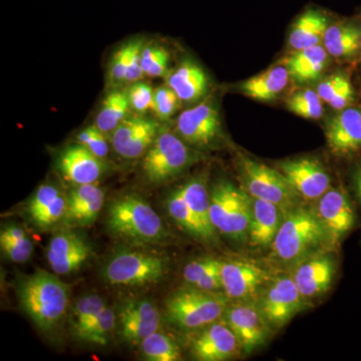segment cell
Listing matches in <instances>:
<instances>
[{
    "label": "cell",
    "mask_w": 361,
    "mask_h": 361,
    "mask_svg": "<svg viewBox=\"0 0 361 361\" xmlns=\"http://www.w3.org/2000/svg\"><path fill=\"white\" fill-rule=\"evenodd\" d=\"M325 134L329 148L337 155L361 152V110L349 106L339 111L329 121Z\"/></svg>",
    "instance_id": "obj_20"
},
{
    "label": "cell",
    "mask_w": 361,
    "mask_h": 361,
    "mask_svg": "<svg viewBox=\"0 0 361 361\" xmlns=\"http://www.w3.org/2000/svg\"><path fill=\"white\" fill-rule=\"evenodd\" d=\"M182 195L190 212L205 235L206 243L217 240L218 233L213 227L210 217V193L204 177H195L177 188Z\"/></svg>",
    "instance_id": "obj_25"
},
{
    "label": "cell",
    "mask_w": 361,
    "mask_h": 361,
    "mask_svg": "<svg viewBox=\"0 0 361 361\" xmlns=\"http://www.w3.org/2000/svg\"><path fill=\"white\" fill-rule=\"evenodd\" d=\"M116 326V315L110 307L106 306L96 322L85 330L80 337L82 341L97 345H106L111 332Z\"/></svg>",
    "instance_id": "obj_38"
},
{
    "label": "cell",
    "mask_w": 361,
    "mask_h": 361,
    "mask_svg": "<svg viewBox=\"0 0 361 361\" xmlns=\"http://www.w3.org/2000/svg\"><path fill=\"white\" fill-rule=\"evenodd\" d=\"M353 180H355L356 194H357V197L361 201V166L357 169V170H356Z\"/></svg>",
    "instance_id": "obj_46"
},
{
    "label": "cell",
    "mask_w": 361,
    "mask_h": 361,
    "mask_svg": "<svg viewBox=\"0 0 361 361\" xmlns=\"http://www.w3.org/2000/svg\"><path fill=\"white\" fill-rule=\"evenodd\" d=\"M106 223L116 236L134 243H159L167 237L160 216L135 195H126L114 201Z\"/></svg>",
    "instance_id": "obj_3"
},
{
    "label": "cell",
    "mask_w": 361,
    "mask_h": 361,
    "mask_svg": "<svg viewBox=\"0 0 361 361\" xmlns=\"http://www.w3.org/2000/svg\"><path fill=\"white\" fill-rule=\"evenodd\" d=\"M168 271L163 256L146 252L123 251L111 259L104 269V277L118 286H144L161 281Z\"/></svg>",
    "instance_id": "obj_8"
},
{
    "label": "cell",
    "mask_w": 361,
    "mask_h": 361,
    "mask_svg": "<svg viewBox=\"0 0 361 361\" xmlns=\"http://www.w3.org/2000/svg\"><path fill=\"white\" fill-rule=\"evenodd\" d=\"M360 52H361V42H360Z\"/></svg>",
    "instance_id": "obj_47"
},
{
    "label": "cell",
    "mask_w": 361,
    "mask_h": 361,
    "mask_svg": "<svg viewBox=\"0 0 361 361\" xmlns=\"http://www.w3.org/2000/svg\"><path fill=\"white\" fill-rule=\"evenodd\" d=\"M329 26V18L326 13L310 7L294 21L289 33L288 44L296 51L316 47L322 42Z\"/></svg>",
    "instance_id": "obj_26"
},
{
    "label": "cell",
    "mask_w": 361,
    "mask_h": 361,
    "mask_svg": "<svg viewBox=\"0 0 361 361\" xmlns=\"http://www.w3.org/2000/svg\"><path fill=\"white\" fill-rule=\"evenodd\" d=\"M142 68L149 78L167 77L170 54L159 44H145L142 51Z\"/></svg>",
    "instance_id": "obj_37"
},
{
    "label": "cell",
    "mask_w": 361,
    "mask_h": 361,
    "mask_svg": "<svg viewBox=\"0 0 361 361\" xmlns=\"http://www.w3.org/2000/svg\"><path fill=\"white\" fill-rule=\"evenodd\" d=\"M92 249L77 233L59 232L47 246V262L58 275L75 272L89 260Z\"/></svg>",
    "instance_id": "obj_19"
},
{
    "label": "cell",
    "mask_w": 361,
    "mask_h": 361,
    "mask_svg": "<svg viewBox=\"0 0 361 361\" xmlns=\"http://www.w3.org/2000/svg\"><path fill=\"white\" fill-rule=\"evenodd\" d=\"M180 101L177 94L167 84L161 85L154 89L152 111L156 118L161 122L170 120L179 110Z\"/></svg>",
    "instance_id": "obj_39"
},
{
    "label": "cell",
    "mask_w": 361,
    "mask_h": 361,
    "mask_svg": "<svg viewBox=\"0 0 361 361\" xmlns=\"http://www.w3.org/2000/svg\"><path fill=\"white\" fill-rule=\"evenodd\" d=\"M220 261V259L206 257L188 263L186 267H185L184 273H183L185 281H186L190 286H195L197 282H198L201 278L205 276L207 273L212 269L213 267H215Z\"/></svg>",
    "instance_id": "obj_43"
},
{
    "label": "cell",
    "mask_w": 361,
    "mask_h": 361,
    "mask_svg": "<svg viewBox=\"0 0 361 361\" xmlns=\"http://www.w3.org/2000/svg\"><path fill=\"white\" fill-rule=\"evenodd\" d=\"M317 92L323 102L336 111L349 108L355 99V90L350 78L344 73H336L322 80Z\"/></svg>",
    "instance_id": "obj_31"
},
{
    "label": "cell",
    "mask_w": 361,
    "mask_h": 361,
    "mask_svg": "<svg viewBox=\"0 0 361 361\" xmlns=\"http://www.w3.org/2000/svg\"><path fill=\"white\" fill-rule=\"evenodd\" d=\"M59 173L73 186L96 184L106 171L103 159L94 155L80 142L70 145L59 154Z\"/></svg>",
    "instance_id": "obj_18"
},
{
    "label": "cell",
    "mask_w": 361,
    "mask_h": 361,
    "mask_svg": "<svg viewBox=\"0 0 361 361\" xmlns=\"http://www.w3.org/2000/svg\"><path fill=\"white\" fill-rule=\"evenodd\" d=\"M279 171L299 196L318 200L330 189V177L319 161L299 158L279 163Z\"/></svg>",
    "instance_id": "obj_13"
},
{
    "label": "cell",
    "mask_w": 361,
    "mask_h": 361,
    "mask_svg": "<svg viewBox=\"0 0 361 361\" xmlns=\"http://www.w3.org/2000/svg\"><path fill=\"white\" fill-rule=\"evenodd\" d=\"M133 40L123 44L111 56L109 63L108 87L111 90L121 89L126 85L128 68H129L130 52H132Z\"/></svg>",
    "instance_id": "obj_40"
},
{
    "label": "cell",
    "mask_w": 361,
    "mask_h": 361,
    "mask_svg": "<svg viewBox=\"0 0 361 361\" xmlns=\"http://www.w3.org/2000/svg\"><path fill=\"white\" fill-rule=\"evenodd\" d=\"M229 298L217 291L190 286L174 292L166 301L169 322L182 329H202L224 316Z\"/></svg>",
    "instance_id": "obj_6"
},
{
    "label": "cell",
    "mask_w": 361,
    "mask_h": 361,
    "mask_svg": "<svg viewBox=\"0 0 361 361\" xmlns=\"http://www.w3.org/2000/svg\"><path fill=\"white\" fill-rule=\"evenodd\" d=\"M0 247L2 253L16 263H25L33 253V244L25 230L18 225H8L0 233Z\"/></svg>",
    "instance_id": "obj_32"
},
{
    "label": "cell",
    "mask_w": 361,
    "mask_h": 361,
    "mask_svg": "<svg viewBox=\"0 0 361 361\" xmlns=\"http://www.w3.org/2000/svg\"><path fill=\"white\" fill-rule=\"evenodd\" d=\"M202 159L203 155L183 141L175 130L161 128L142 158V174L152 184H164L183 174Z\"/></svg>",
    "instance_id": "obj_5"
},
{
    "label": "cell",
    "mask_w": 361,
    "mask_h": 361,
    "mask_svg": "<svg viewBox=\"0 0 361 361\" xmlns=\"http://www.w3.org/2000/svg\"><path fill=\"white\" fill-rule=\"evenodd\" d=\"M290 78L286 66H276L247 80L241 85L240 90L256 101L269 102L283 92Z\"/></svg>",
    "instance_id": "obj_29"
},
{
    "label": "cell",
    "mask_w": 361,
    "mask_h": 361,
    "mask_svg": "<svg viewBox=\"0 0 361 361\" xmlns=\"http://www.w3.org/2000/svg\"><path fill=\"white\" fill-rule=\"evenodd\" d=\"M322 97L313 90L296 92L286 102L287 109L295 115L310 120H318L323 115Z\"/></svg>",
    "instance_id": "obj_36"
},
{
    "label": "cell",
    "mask_w": 361,
    "mask_h": 361,
    "mask_svg": "<svg viewBox=\"0 0 361 361\" xmlns=\"http://www.w3.org/2000/svg\"><path fill=\"white\" fill-rule=\"evenodd\" d=\"M221 267H222V260L218 263L215 267L209 271L208 273L197 282L195 288L201 289L205 291H218L223 289L222 276H221Z\"/></svg>",
    "instance_id": "obj_45"
},
{
    "label": "cell",
    "mask_w": 361,
    "mask_h": 361,
    "mask_svg": "<svg viewBox=\"0 0 361 361\" xmlns=\"http://www.w3.org/2000/svg\"><path fill=\"white\" fill-rule=\"evenodd\" d=\"M68 206V195L54 185H42L28 203V214L42 229L63 222Z\"/></svg>",
    "instance_id": "obj_24"
},
{
    "label": "cell",
    "mask_w": 361,
    "mask_h": 361,
    "mask_svg": "<svg viewBox=\"0 0 361 361\" xmlns=\"http://www.w3.org/2000/svg\"><path fill=\"white\" fill-rule=\"evenodd\" d=\"M361 25L355 21L342 20L329 25L323 44L330 56L336 59H351L360 51Z\"/></svg>",
    "instance_id": "obj_27"
},
{
    "label": "cell",
    "mask_w": 361,
    "mask_h": 361,
    "mask_svg": "<svg viewBox=\"0 0 361 361\" xmlns=\"http://www.w3.org/2000/svg\"><path fill=\"white\" fill-rule=\"evenodd\" d=\"M104 203V192L96 184L75 186L68 194L63 223L68 228L85 227L96 221Z\"/></svg>",
    "instance_id": "obj_21"
},
{
    "label": "cell",
    "mask_w": 361,
    "mask_h": 361,
    "mask_svg": "<svg viewBox=\"0 0 361 361\" xmlns=\"http://www.w3.org/2000/svg\"><path fill=\"white\" fill-rule=\"evenodd\" d=\"M223 290L229 299L250 300L269 279L262 267L247 260L222 261Z\"/></svg>",
    "instance_id": "obj_15"
},
{
    "label": "cell",
    "mask_w": 361,
    "mask_h": 361,
    "mask_svg": "<svg viewBox=\"0 0 361 361\" xmlns=\"http://www.w3.org/2000/svg\"><path fill=\"white\" fill-rule=\"evenodd\" d=\"M161 127L153 118L129 116L110 135L116 153L128 160L141 158L151 148Z\"/></svg>",
    "instance_id": "obj_12"
},
{
    "label": "cell",
    "mask_w": 361,
    "mask_h": 361,
    "mask_svg": "<svg viewBox=\"0 0 361 361\" xmlns=\"http://www.w3.org/2000/svg\"><path fill=\"white\" fill-rule=\"evenodd\" d=\"M142 355L151 361H177L182 360L180 350L174 339L167 334L155 331L141 342Z\"/></svg>",
    "instance_id": "obj_34"
},
{
    "label": "cell",
    "mask_w": 361,
    "mask_h": 361,
    "mask_svg": "<svg viewBox=\"0 0 361 361\" xmlns=\"http://www.w3.org/2000/svg\"><path fill=\"white\" fill-rule=\"evenodd\" d=\"M242 350L241 344L224 320L207 325L192 342L195 360L224 361L235 357Z\"/></svg>",
    "instance_id": "obj_16"
},
{
    "label": "cell",
    "mask_w": 361,
    "mask_h": 361,
    "mask_svg": "<svg viewBox=\"0 0 361 361\" xmlns=\"http://www.w3.org/2000/svg\"><path fill=\"white\" fill-rule=\"evenodd\" d=\"M106 306L104 299L99 295H94V294L78 299V302L71 310L70 316L73 334L80 338L85 330L96 322L97 318L99 317Z\"/></svg>",
    "instance_id": "obj_33"
},
{
    "label": "cell",
    "mask_w": 361,
    "mask_h": 361,
    "mask_svg": "<svg viewBox=\"0 0 361 361\" xmlns=\"http://www.w3.org/2000/svg\"><path fill=\"white\" fill-rule=\"evenodd\" d=\"M167 209L169 215L184 231L200 241L206 242L205 235L202 231L200 226L195 220L193 215L190 212L189 207L178 189L169 195Z\"/></svg>",
    "instance_id": "obj_35"
},
{
    "label": "cell",
    "mask_w": 361,
    "mask_h": 361,
    "mask_svg": "<svg viewBox=\"0 0 361 361\" xmlns=\"http://www.w3.org/2000/svg\"><path fill=\"white\" fill-rule=\"evenodd\" d=\"M223 317L238 338L245 355L253 353L269 338L272 327L258 304L249 300L229 304Z\"/></svg>",
    "instance_id": "obj_11"
},
{
    "label": "cell",
    "mask_w": 361,
    "mask_h": 361,
    "mask_svg": "<svg viewBox=\"0 0 361 361\" xmlns=\"http://www.w3.org/2000/svg\"><path fill=\"white\" fill-rule=\"evenodd\" d=\"M21 308L42 331H51L63 322L70 302V290L56 275L37 271L18 285Z\"/></svg>",
    "instance_id": "obj_2"
},
{
    "label": "cell",
    "mask_w": 361,
    "mask_h": 361,
    "mask_svg": "<svg viewBox=\"0 0 361 361\" xmlns=\"http://www.w3.org/2000/svg\"><path fill=\"white\" fill-rule=\"evenodd\" d=\"M329 61V54L324 47L318 44L296 51L287 59L285 66L290 78L301 85L310 84L320 78Z\"/></svg>",
    "instance_id": "obj_28"
},
{
    "label": "cell",
    "mask_w": 361,
    "mask_h": 361,
    "mask_svg": "<svg viewBox=\"0 0 361 361\" xmlns=\"http://www.w3.org/2000/svg\"><path fill=\"white\" fill-rule=\"evenodd\" d=\"M210 217L218 234L235 242L247 241L252 217V197L227 180L211 188Z\"/></svg>",
    "instance_id": "obj_4"
},
{
    "label": "cell",
    "mask_w": 361,
    "mask_h": 361,
    "mask_svg": "<svg viewBox=\"0 0 361 361\" xmlns=\"http://www.w3.org/2000/svg\"><path fill=\"white\" fill-rule=\"evenodd\" d=\"M166 84L171 87L180 103H198L208 94L210 82L205 71L192 61L180 63L174 71L167 75Z\"/></svg>",
    "instance_id": "obj_23"
},
{
    "label": "cell",
    "mask_w": 361,
    "mask_h": 361,
    "mask_svg": "<svg viewBox=\"0 0 361 361\" xmlns=\"http://www.w3.org/2000/svg\"><path fill=\"white\" fill-rule=\"evenodd\" d=\"M126 92L129 99L130 111L135 115L144 116L149 111H152L154 89L148 82L142 80L133 82L128 85Z\"/></svg>",
    "instance_id": "obj_41"
},
{
    "label": "cell",
    "mask_w": 361,
    "mask_h": 361,
    "mask_svg": "<svg viewBox=\"0 0 361 361\" xmlns=\"http://www.w3.org/2000/svg\"><path fill=\"white\" fill-rule=\"evenodd\" d=\"M130 111L126 90H111L102 102L94 125L106 134L111 135L126 118H129Z\"/></svg>",
    "instance_id": "obj_30"
},
{
    "label": "cell",
    "mask_w": 361,
    "mask_h": 361,
    "mask_svg": "<svg viewBox=\"0 0 361 361\" xmlns=\"http://www.w3.org/2000/svg\"><path fill=\"white\" fill-rule=\"evenodd\" d=\"M306 300L292 277L283 276L266 288L258 305L270 326L280 329L305 310Z\"/></svg>",
    "instance_id": "obj_10"
},
{
    "label": "cell",
    "mask_w": 361,
    "mask_h": 361,
    "mask_svg": "<svg viewBox=\"0 0 361 361\" xmlns=\"http://www.w3.org/2000/svg\"><path fill=\"white\" fill-rule=\"evenodd\" d=\"M323 246L331 245L315 211L295 206L284 213L271 245V256L277 262L294 265Z\"/></svg>",
    "instance_id": "obj_1"
},
{
    "label": "cell",
    "mask_w": 361,
    "mask_h": 361,
    "mask_svg": "<svg viewBox=\"0 0 361 361\" xmlns=\"http://www.w3.org/2000/svg\"><path fill=\"white\" fill-rule=\"evenodd\" d=\"M175 133L193 148H208L222 135L219 111L211 99H204L178 116Z\"/></svg>",
    "instance_id": "obj_9"
},
{
    "label": "cell",
    "mask_w": 361,
    "mask_h": 361,
    "mask_svg": "<svg viewBox=\"0 0 361 361\" xmlns=\"http://www.w3.org/2000/svg\"><path fill=\"white\" fill-rule=\"evenodd\" d=\"M240 178L243 189L252 198L271 202L284 212L297 206L299 195L280 171L247 156H240Z\"/></svg>",
    "instance_id": "obj_7"
},
{
    "label": "cell",
    "mask_w": 361,
    "mask_h": 361,
    "mask_svg": "<svg viewBox=\"0 0 361 361\" xmlns=\"http://www.w3.org/2000/svg\"><path fill=\"white\" fill-rule=\"evenodd\" d=\"M145 42L142 39H133L132 52H130L129 68H128L126 85L142 80L146 77L142 68V51Z\"/></svg>",
    "instance_id": "obj_44"
},
{
    "label": "cell",
    "mask_w": 361,
    "mask_h": 361,
    "mask_svg": "<svg viewBox=\"0 0 361 361\" xmlns=\"http://www.w3.org/2000/svg\"><path fill=\"white\" fill-rule=\"evenodd\" d=\"M77 142L103 160L108 157L110 152L109 134L99 129L96 125L89 126L80 130L77 135Z\"/></svg>",
    "instance_id": "obj_42"
},
{
    "label": "cell",
    "mask_w": 361,
    "mask_h": 361,
    "mask_svg": "<svg viewBox=\"0 0 361 361\" xmlns=\"http://www.w3.org/2000/svg\"><path fill=\"white\" fill-rule=\"evenodd\" d=\"M316 215L329 236L330 245H338L355 223V213L344 192L329 189L318 199Z\"/></svg>",
    "instance_id": "obj_14"
},
{
    "label": "cell",
    "mask_w": 361,
    "mask_h": 361,
    "mask_svg": "<svg viewBox=\"0 0 361 361\" xmlns=\"http://www.w3.org/2000/svg\"><path fill=\"white\" fill-rule=\"evenodd\" d=\"M284 211L271 202L252 198V217L248 238L254 248L272 245L284 217Z\"/></svg>",
    "instance_id": "obj_22"
},
{
    "label": "cell",
    "mask_w": 361,
    "mask_h": 361,
    "mask_svg": "<svg viewBox=\"0 0 361 361\" xmlns=\"http://www.w3.org/2000/svg\"><path fill=\"white\" fill-rule=\"evenodd\" d=\"M336 270L331 256L317 252L296 263L291 277L304 298L310 299L329 290Z\"/></svg>",
    "instance_id": "obj_17"
}]
</instances>
